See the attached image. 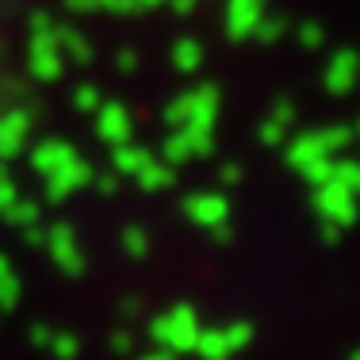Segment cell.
<instances>
[{
	"instance_id": "cell-1",
	"label": "cell",
	"mask_w": 360,
	"mask_h": 360,
	"mask_svg": "<svg viewBox=\"0 0 360 360\" xmlns=\"http://www.w3.org/2000/svg\"><path fill=\"white\" fill-rule=\"evenodd\" d=\"M27 73L39 84H58L65 73V58L58 50L54 35V20L46 12H31L27 15Z\"/></svg>"
},
{
	"instance_id": "cell-2",
	"label": "cell",
	"mask_w": 360,
	"mask_h": 360,
	"mask_svg": "<svg viewBox=\"0 0 360 360\" xmlns=\"http://www.w3.org/2000/svg\"><path fill=\"white\" fill-rule=\"evenodd\" d=\"M353 139H356L353 127L330 123V127L303 131L291 142H284V158H288L291 169H303V165H311V161H319V158H338V153H345L349 146H353Z\"/></svg>"
},
{
	"instance_id": "cell-3",
	"label": "cell",
	"mask_w": 360,
	"mask_h": 360,
	"mask_svg": "<svg viewBox=\"0 0 360 360\" xmlns=\"http://www.w3.org/2000/svg\"><path fill=\"white\" fill-rule=\"evenodd\" d=\"M222 111V92L219 84H200V89H188L173 96L165 104V123L169 127H207L215 131V119Z\"/></svg>"
},
{
	"instance_id": "cell-4",
	"label": "cell",
	"mask_w": 360,
	"mask_h": 360,
	"mask_svg": "<svg viewBox=\"0 0 360 360\" xmlns=\"http://www.w3.org/2000/svg\"><path fill=\"white\" fill-rule=\"evenodd\" d=\"M150 338L158 341V349H165V353H192L195 349V338H200V314H195V307L188 303H176L169 307L165 314H158V319L150 322Z\"/></svg>"
},
{
	"instance_id": "cell-5",
	"label": "cell",
	"mask_w": 360,
	"mask_h": 360,
	"mask_svg": "<svg viewBox=\"0 0 360 360\" xmlns=\"http://www.w3.org/2000/svg\"><path fill=\"white\" fill-rule=\"evenodd\" d=\"M311 207L314 215H319L322 222H333V226H353V222L360 219V207H356V192L353 188H345L341 180H322V184L311 188Z\"/></svg>"
},
{
	"instance_id": "cell-6",
	"label": "cell",
	"mask_w": 360,
	"mask_h": 360,
	"mask_svg": "<svg viewBox=\"0 0 360 360\" xmlns=\"http://www.w3.org/2000/svg\"><path fill=\"white\" fill-rule=\"evenodd\" d=\"M211 153H215V131L207 127H173L161 142V161H169L173 169L195 158H211Z\"/></svg>"
},
{
	"instance_id": "cell-7",
	"label": "cell",
	"mask_w": 360,
	"mask_h": 360,
	"mask_svg": "<svg viewBox=\"0 0 360 360\" xmlns=\"http://www.w3.org/2000/svg\"><path fill=\"white\" fill-rule=\"evenodd\" d=\"M250 341H253V326L250 322L211 326V330H203V326H200V338H195L192 353H200L203 360H230L234 353H242Z\"/></svg>"
},
{
	"instance_id": "cell-8",
	"label": "cell",
	"mask_w": 360,
	"mask_h": 360,
	"mask_svg": "<svg viewBox=\"0 0 360 360\" xmlns=\"http://www.w3.org/2000/svg\"><path fill=\"white\" fill-rule=\"evenodd\" d=\"M92 176H96V169H92L81 153H77V158L65 161L62 169H54L50 176H42V184H46V200L50 203H65L70 195L81 192V188H89Z\"/></svg>"
},
{
	"instance_id": "cell-9",
	"label": "cell",
	"mask_w": 360,
	"mask_h": 360,
	"mask_svg": "<svg viewBox=\"0 0 360 360\" xmlns=\"http://www.w3.org/2000/svg\"><path fill=\"white\" fill-rule=\"evenodd\" d=\"M54 257V264L65 272V276H81L84 272V250L81 242H77V230L70 222H54V226L46 230V242H42Z\"/></svg>"
},
{
	"instance_id": "cell-10",
	"label": "cell",
	"mask_w": 360,
	"mask_h": 360,
	"mask_svg": "<svg viewBox=\"0 0 360 360\" xmlns=\"http://www.w3.org/2000/svg\"><path fill=\"white\" fill-rule=\"evenodd\" d=\"M180 211H184V219L192 222V226H200V230L230 222V200L222 192H192V195H184Z\"/></svg>"
},
{
	"instance_id": "cell-11",
	"label": "cell",
	"mask_w": 360,
	"mask_h": 360,
	"mask_svg": "<svg viewBox=\"0 0 360 360\" xmlns=\"http://www.w3.org/2000/svg\"><path fill=\"white\" fill-rule=\"evenodd\" d=\"M264 12H269V0H226V8H222V31H226V39H234V42L253 39Z\"/></svg>"
},
{
	"instance_id": "cell-12",
	"label": "cell",
	"mask_w": 360,
	"mask_h": 360,
	"mask_svg": "<svg viewBox=\"0 0 360 360\" xmlns=\"http://www.w3.org/2000/svg\"><path fill=\"white\" fill-rule=\"evenodd\" d=\"M96 139L104 146H123L134 139V115L119 100H104L96 108Z\"/></svg>"
},
{
	"instance_id": "cell-13",
	"label": "cell",
	"mask_w": 360,
	"mask_h": 360,
	"mask_svg": "<svg viewBox=\"0 0 360 360\" xmlns=\"http://www.w3.org/2000/svg\"><path fill=\"white\" fill-rule=\"evenodd\" d=\"M31 123L35 115L27 108H12L0 115V158L4 161H15L31 146Z\"/></svg>"
},
{
	"instance_id": "cell-14",
	"label": "cell",
	"mask_w": 360,
	"mask_h": 360,
	"mask_svg": "<svg viewBox=\"0 0 360 360\" xmlns=\"http://www.w3.org/2000/svg\"><path fill=\"white\" fill-rule=\"evenodd\" d=\"M360 73H356V50L341 46L330 54V62H326L322 70V89L330 92V96H349V92L356 89Z\"/></svg>"
},
{
	"instance_id": "cell-15",
	"label": "cell",
	"mask_w": 360,
	"mask_h": 360,
	"mask_svg": "<svg viewBox=\"0 0 360 360\" xmlns=\"http://www.w3.org/2000/svg\"><path fill=\"white\" fill-rule=\"evenodd\" d=\"M23 153H27L31 169H35L39 176H50L54 169H62L65 161L77 158V150L65 139H42V142H35L31 150H23Z\"/></svg>"
},
{
	"instance_id": "cell-16",
	"label": "cell",
	"mask_w": 360,
	"mask_h": 360,
	"mask_svg": "<svg viewBox=\"0 0 360 360\" xmlns=\"http://www.w3.org/2000/svg\"><path fill=\"white\" fill-rule=\"evenodd\" d=\"M54 35H58V50H62L65 62H77V65L92 62V39L84 35L81 27H73V23H62V27H58L54 23Z\"/></svg>"
},
{
	"instance_id": "cell-17",
	"label": "cell",
	"mask_w": 360,
	"mask_h": 360,
	"mask_svg": "<svg viewBox=\"0 0 360 360\" xmlns=\"http://www.w3.org/2000/svg\"><path fill=\"white\" fill-rule=\"evenodd\" d=\"M203 42L200 39H192V35H180L173 46H169V62H173V70L176 73H184V77H192V73H200L203 70Z\"/></svg>"
},
{
	"instance_id": "cell-18",
	"label": "cell",
	"mask_w": 360,
	"mask_h": 360,
	"mask_svg": "<svg viewBox=\"0 0 360 360\" xmlns=\"http://www.w3.org/2000/svg\"><path fill=\"white\" fill-rule=\"evenodd\" d=\"M131 180L142 188V192H165V188L176 184V169L169 165V161H161V158H150Z\"/></svg>"
},
{
	"instance_id": "cell-19",
	"label": "cell",
	"mask_w": 360,
	"mask_h": 360,
	"mask_svg": "<svg viewBox=\"0 0 360 360\" xmlns=\"http://www.w3.org/2000/svg\"><path fill=\"white\" fill-rule=\"evenodd\" d=\"M150 158L153 153L146 150V146H134V139L123 142V146H111V169H115V176H134Z\"/></svg>"
},
{
	"instance_id": "cell-20",
	"label": "cell",
	"mask_w": 360,
	"mask_h": 360,
	"mask_svg": "<svg viewBox=\"0 0 360 360\" xmlns=\"http://www.w3.org/2000/svg\"><path fill=\"white\" fill-rule=\"evenodd\" d=\"M0 215L12 222V226H35L39 215H42V207H39L35 200H23V195H15L8 207H0Z\"/></svg>"
},
{
	"instance_id": "cell-21",
	"label": "cell",
	"mask_w": 360,
	"mask_h": 360,
	"mask_svg": "<svg viewBox=\"0 0 360 360\" xmlns=\"http://www.w3.org/2000/svg\"><path fill=\"white\" fill-rule=\"evenodd\" d=\"M288 31H291V20L264 12V15H261V23H257V31H253V39H257V42H264V46H276V42L284 39Z\"/></svg>"
},
{
	"instance_id": "cell-22",
	"label": "cell",
	"mask_w": 360,
	"mask_h": 360,
	"mask_svg": "<svg viewBox=\"0 0 360 360\" xmlns=\"http://www.w3.org/2000/svg\"><path fill=\"white\" fill-rule=\"evenodd\" d=\"M73 108L81 111V115H96V108L104 104V92H100V84H92V81H81L73 89Z\"/></svg>"
},
{
	"instance_id": "cell-23",
	"label": "cell",
	"mask_w": 360,
	"mask_h": 360,
	"mask_svg": "<svg viewBox=\"0 0 360 360\" xmlns=\"http://www.w3.org/2000/svg\"><path fill=\"white\" fill-rule=\"evenodd\" d=\"M46 349L58 360H77V353H81V338L70 333V330H54V333H50V345Z\"/></svg>"
},
{
	"instance_id": "cell-24",
	"label": "cell",
	"mask_w": 360,
	"mask_h": 360,
	"mask_svg": "<svg viewBox=\"0 0 360 360\" xmlns=\"http://www.w3.org/2000/svg\"><path fill=\"white\" fill-rule=\"evenodd\" d=\"M20 295H23V284L15 276V269L0 272V311H15L20 307Z\"/></svg>"
},
{
	"instance_id": "cell-25",
	"label": "cell",
	"mask_w": 360,
	"mask_h": 360,
	"mask_svg": "<svg viewBox=\"0 0 360 360\" xmlns=\"http://www.w3.org/2000/svg\"><path fill=\"white\" fill-rule=\"evenodd\" d=\"M295 39H299V46H303V50H311V54H314V50L326 46V27L319 20H303L295 27Z\"/></svg>"
},
{
	"instance_id": "cell-26",
	"label": "cell",
	"mask_w": 360,
	"mask_h": 360,
	"mask_svg": "<svg viewBox=\"0 0 360 360\" xmlns=\"http://www.w3.org/2000/svg\"><path fill=\"white\" fill-rule=\"evenodd\" d=\"M123 253L134 257V261L150 253V234H146V226H127L123 230Z\"/></svg>"
},
{
	"instance_id": "cell-27",
	"label": "cell",
	"mask_w": 360,
	"mask_h": 360,
	"mask_svg": "<svg viewBox=\"0 0 360 360\" xmlns=\"http://www.w3.org/2000/svg\"><path fill=\"white\" fill-rule=\"evenodd\" d=\"M257 142L269 146V150H276V146L288 142V127H280V123H272V119H264V123L257 127Z\"/></svg>"
},
{
	"instance_id": "cell-28",
	"label": "cell",
	"mask_w": 360,
	"mask_h": 360,
	"mask_svg": "<svg viewBox=\"0 0 360 360\" xmlns=\"http://www.w3.org/2000/svg\"><path fill=\"white\" fill-rule=\"evenodd\" d=\"M299 173H303V180L314 188V184H322V180L333 176V158H319V161H311V165H303Z\"/></svg>"
},
{
	"instance_id": "cell-29",
	"label": "cell",
	"mask_w": 360,
	"mask_h": 360,
	"mask_svg": "<svg viewBox=\"0 0 360 360\" xmlns=\"http://www.w3.org/2000/svg\"><path fill=\"white\" fill-rule=\"evenodd\" d=\"M269 119H272V123H280V127H288V131H291V123H295V104H291L288 96H280L276 104H272Z\"/></svg>"
},
{
	"instance_id": "cell-30",
	"label": "cell",
	"mask_w": 360,
	"mask_h": 360,
	"mask_svg": "<svg viewBox=\"0 0 360 360\" xmlns=\"http://www.w3.org/2000/svg\"><path fill=\"white\" fill-rule=\"evenodd\" d=\"M139 62H142V58H139V50H131V46H123V50L115 54V70L123 73V77L139 73Z\"/></svg>"
},
{
	"instance_id": "cell-31",
	"label": "cell",
	"mask_w": 360,
	"mask_h": 360,
	"mask_svg": "<svg viewBox=\"0 0 360 360\" xmlns=\"http://www.w3.org/2000/svg\"><path fill=\"white\" fill-rule=\"evenodd\" d=\"M219 184H226V188L242 184V165H238V161H226V165L219 169Z\"/></svg>"
},
{
	"instance_id": "cell-32",
	"label": "cell",
	"mask_w": 360,
	"mask_h": 360,
	"mask_svg": "<svg viewBox=\"0 0 360 360\" xmlns=\"http://www.w3.org/2000/svg\"><path fill=\"white\" fill-rule=\"evenodd\" d=\"M100 8H108V12H115V15H131V12H139V0H96Z\"/></svg>"
},
{
	"instance_id": "cell-33",
	"label": "cell",
	"mask_w": 360,
	"mask_h": 360,
	"mask_svg": "<svg viewBox=\"0 0 360 360\" xmlns=\"http://www.w3.org/2000/svg\"><path fill=\"white\" fill-rule=\"evenodd\" d=\"M92 184H96V188H100V192H104V195H115V192H119V176H115V173L92 176Z\"/></svg>"
},
{
	"instance_id": "cell-34",
	"label": "cell",
	"mask_w": 360,
	"mask_h": 360,
	"mask_svg": "<svg viewBox=\"0 0 360 360\" xmlns=\"http://www.w3.org/2000/svg\"><path fill=\"white\" fill-rule=\"evenodd\" d=\"M50 333H54V330H50V326H31V345H39V349H46L50 345Z\"/></svg>"
},
{
	"instance_id": "cell-35",
	"label": "cell",
	"mask_w": 360,
	"mask_h": 360,
	"mask_svg": "<svg viewBox=\"0 0 360 360\" xmlns=\"http://www.w3.org/2000/svg\"><path fill=\"white\" fill-rule=\"evenodd\" d=\"M65 8H70V12H77V15L100 12V4H96V0H65Z\"/></svg>"
},
{
	"instance_id": "cell-36",
	"label": "cell",
	"mask_w": 360,
	"mask_h": 360,
	"mask_svg": "<svg viewBox=\"0 0 360 360\" xmlns=\"http://www.w3.org/2000/svg\"><path fill=\"white\" fill-rule=\"evenodd\" d=\"M15 195H20V192H15V184H12L8 176H0V207H8V203H12Z\"/></svg>"
},
{
	"instance_id": "cell-37",
	"label": "cell",
	"mask_w": 360,
	"mask_h": 360,
	"mask_svg": "<svg viewBox=\"0 0 360 360\" xmlns=\"http://www.w3.org/2000/svg\"><path fill=\"white\" fill-rule=\"evenodd\" d=\"M169 8H173L176 15H192L195 12V4H200V0H165Z\"/></svg>"
},
{
	"instance_id": "cell-38",
	"label": "cell",
	"mask_w": 360,
	"mask_h": 360,
	"mask_svg": "<svg viewBox=\"0 0 360 360\" xmlns=\"http://www.w3.org/2000/svg\"><path fill=\"white\" fill-rule=\"evenodd\" d=\"M322 242H326V245H338V242H341V226H333V222H322Z\"/></svg>"
},
{
	"instance_id": "cell-39",
	"label": "cell",
	"mask_w": 360,
	"mask_h": 360,
	"mask_svg": "<svg viewBox=\"0 0 360 360\" xmlns=\"http://www.w3.org/2000/svg\"><path fill=\"white\" fill-rule=\"evenodd\" d=\"M111 349H115V353H131V333L119 330L115 338H111Z\"/></svg>"
},
{
	"instance_id": "cell-40",
	"label": "cell",
	"mask_w": 360,
	"mask_h": 360,
	"mask_svg": "<svg viewBox=\"0 0 360 360\" xmlns=\"http://www.w3.org/2000/svg\"><path fill=\"white\" fill-rule=\"evenodd\" d=\"M23 230H27V245H35V250L46 242V230H39V222H35V226H23Z\"/></svg>"
},
{
	"instance_id": "cell-41",
	"label": "cell",
	"mask_w": 360,
	"mask_h": 360,
	"mask_svg": "<svg viewBox=\"0 0 360 360\" xmlns=\"http://www.w3.org/2000/svg\"><path fill=\"white\" fill-rule=\"evenodd\" d=\"M207 234H211V238H215V242H219V245H226V242H230V222H222V226H211V230H207Z\"/></svg>"
},
{
	"instance_id": "cell-42",
	"label": "cell",
	"mask_w": 360,
	"mask_h": 360,
	"mask_svg": "<svg viewBox=\"0 0 360 360\" xmlns=\"http://www.w3.org/2000/svg\"><path fill=\"white\" fill-rule=\"evenodd\" d=\"M139 360H173V353H165V349H158V353H146Z\"/></svg>"
},
{
	"instance_id": "cell-43",
	"label": "cell",
	"mask_w": 360,
	"mask_h": 360,
	"mask_svg": "<svg viewBox=\"0 0 360 360\" xmlns=\"http://www.w3.org/2000/svg\"><path fill=\"white\" fill-rule=\"evenodd\" d=\"M165 0H139V12H146V8H161Z\"/></svg>"
},
{
	"instance_id": "cell-44",
	"label": "cell",
	"mask_w": 360,
	"mask_h": 360,
	"mask_svg": "<svg viewBox=\"0 0 360 360\" xmlns=\"http://www.w3.org/2000/svg\"><path fill=\"white\" fill-rule=\"evenodd\" d=\"M0 176H8V161L4 158H0Z\"/></svg>"
},
{
	"instance_id": "cell-45",
	"label": "cell",
	"mask_w": 360,
	"mask_h": 360,
	"mask_svg": "<svg viewBox=\"0 0 360 360\" xmlns=\"http://www.w3.org/2000/svg\"><path fill=\"white\" fill-rule=\"evenodd\" d=\"M353 134H356V139H360V123H356V127H353Z\"/></svg>"
},
{
	"instance_id": "cell-46",
	"label": "cell",
	"mask_w": 360,
	"mask_h": 360,
	"mask_svg": "<svg viewBox=\"0 0 360 360\" xmlns=\"http://www.w3.org/2000/svg\"><path fill=\"white\" fill-rule=\"evenodd\" d=\"M349 360H360V349H356V353H353V356H349Z\"/></svg>"
},
{
	"instance_id": "cell-47",
	"label": "cell",
	"mask_w": 360,
	"mask_h": 360,
	"mask_svg": "<svg viewBox=\"0 0 360 360\" xmlns=\"http://www.w3.org/2000/svg\"><path fill=\"white\" fill-rule=\"evenodd\" d=\"M356 73H360V54H356Z\"/></svg>"
}]
</instances>
